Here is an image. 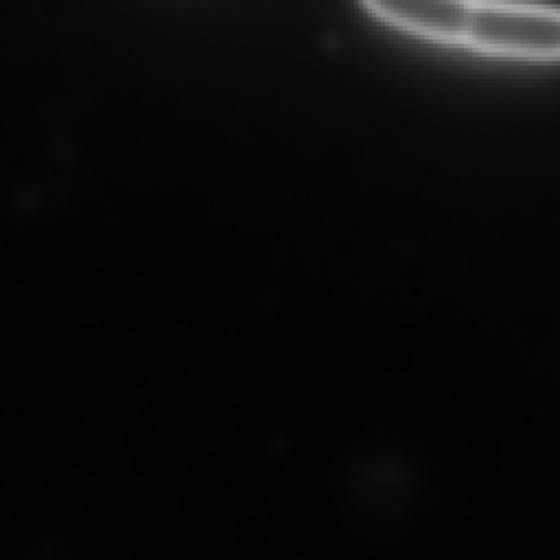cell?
<instances>
[{"instance_id": "7a4b0ae2", "label": "cell", "mask_w": 560, "mask_h": 560, "mask_svg": "<svg viewBox=\"0 0 560 560\" xmlns=\"http://www.w3.org/2000/svg\"><path fill=\"white\" fill-rule=\"evenodd\" d=\"M383 22L438 44H464L475 0H361Z\"/></svg>"}, {"instance_id": "6da1fadb", "label": "cell", "mask_w": 560, "mask_h": 560, "mask_svg": "<svg viewBox=\"0 0 560 560\" xmlns=\"http://www.w3.org/2000/svg\"><path fill=\"white\" fill-rule=\"evenodd\" d=\"M462 46L486 55L558 61L560 9L505 0H475Z\"/></svg>"}]
</instances>
